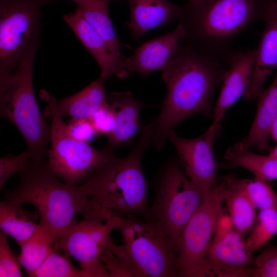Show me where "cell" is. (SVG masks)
Here are the masks:
<instances>
[{"label":"cell","instance_id":"29","mask_svg":"<svg viewBox=\"0 0 277 277\" xmlns=\"http://www.w3.org/2000/svg\"><path fill=\"white\" fill-rule=\"evenodd\" d=\"M101 259L109 276H141L124 245L117 246L112 242Z\"/></svg>","mask_w":277,"mask_h":277},{"label":"cell","instance_id":"26","mask_svg":"<svg viewBox=\"0 0 277 277\" xmlns=\"http://www.w3.org/2000/svg\"><path fill=\"white\" fill-rule=\"evenodd\" d=\"M224 201L227 204L234 229L244 236L251 230L255 219V207L241 189L233 186L227 175Z\"/></svg>","mask_w":277,"mask_h":277},{"label":"cell","instance_id":"1","mask_svg":"<svg viewBox=\"0 0 277 277\" xmlns=\"http://www.w3.org/2000/svg\"><path fill=\"white\" fill-rule=\"evenodd\" d=\"M222 60L191 44L180 43L161 70L167 92L154 122L152 143L158 150H162L169 134L182 121L195 113L212 114V96L227 69Z\"/></svg>","mask_w":277,"mask_h":277},{"label":"cell","instance_id":"21","mask_svg":"<svg viewBox=\"0 0 277 277\" xmlns=\"http://www.w3.org/2000/svg\"><path fill=\"white\" fill-rule=\"evenodd\" d=\"M104 80L100 77L77 93L61 100L55 99L58 112L71 119H89L95 112L109 103Z\"/></svg>","mask_w":277,"mask_h":277},{"label":"cell","instance_id":"10","mask_svg":"<svg viewBox=\"0 0 277 277\" xmlns=\"http://www.w3.org/2000/svg\"><path fill=\"white\" fill-rule=\"evenodd\" d=\"M83 219L57 238L54 249L73 257L89 277L109 276L101 258L112 242L111 233L118 228L120 219L114 214L108 219L85 213Z\"/></svg>","mask_w":277,"mask_h":277},{"label":"cell","instance_id":"17","mask_svg":"<svg viewBox=\"0 0 277 277\" xmlns=\"http://www.w3.org/2000/svg\"><path fill=\"white\" fill-rule=\"evenodd\" d=\"M186 35L184 26L179 23L172 31L141 44L132 54L126 57L128 71L145 75L161 71L171 60Z\"/></svg>","mask_w":277,"mask_h":277},{"label":"cell","instance_id":"14","mask_svg":"<svg viewBox=\"0 0 277 277\" xmlns=\"http://www.w3.org/2000/svg\"><path fill=\"white\" fill-rule=\"evenodd\" d=\"M256 49L231 56L226 69L218 99L213 107L212 128H220V123L229 109L244 95L254 65Z\"/></svg>","mask_w":277,"mask_h":277},{"label":"cell","instance_id":"23","mask_svg":"<svg viewBox=\"0 0 277 277\" xmlns=\"http://www.w3.org/2000/svg\"><path fill=\"white\" fill-rule=\"evenodd\" d=\"M22 205L5 200L0 202L1 231L11 236L19 246L30 238L39 227V224L32 220L36 217V214L25 210Z\"/></svg>","mask_w":277,"mask_h":277},{"label":"cell","instance_id":"8","mask_svg":"<svg viewBox=\"0 0 277 277\" xmlns=\"http://www.w3.org/2000/svg\"><path fill=\"white\" fill-rule=\"evenodd\" d=\"M204 195L175 162L169 163L161 176L153 204L147 216L159 223L177 255L182 232L199 207Z\"/></svg>","mask_w":277,"mask_h":277},{"label":"cell","instance_id":"28","mask_svg":"<svg viewBox=\"0 0 277 277\" xmlns=\"http://www.w3.org/2000/svg\"><path fill=\"white\" fill-rule=\"evenodd\" d=\"M276 234L277 208L260 210L245 240L248 250L253 253Z\"/></svg>","mask_w":277,"mask_h":277},{"label":"cell","instance_id":"40","mask_svg":"<svg viewBox=\"0 0 277 277\" xmlns=\"http://www.w3.org/2000/svg\"><path fill=\"white\" fill-rule=\"evenodd\" d=\"M189 2H194L197 1L199 0H189Z\"/></svg>","mask_w":277,"mask_h":277},{"label":"cell","instance_id":"15","mask_svg":"<svg viewBox=\"0 0 277 277\" xmlns=\"http://www.w3.org/2000/svg\"><path fill=\"white\" fill-rule=\"evenodd\" d=\"M63 19L98 65L100 77L104 81L113 75L120 78L128 76L126 57L115 56L104 38L82 15L75 10L64 15Z\"/></svg>","mask_w":277,"mask_h":277},{"label":"cell","instance_id":"2","mask_svg":"<svg viewBox=\"0 0 277 277\" xmlns=\"http://www.w3.org/2000/svg\"><path fill=\"white\" fill-rule=\"evenodd\" d=\"M154 122L145 126L131 151L125 157L108 159L80 185L91 206L106 218L114 214L135 215L147 204V184L142 158L152 143Z\"/></svg>","mask_w":277,"mask_h":277},{"label":"cell","instance_id":"33","mask_svg":"<svg viewBox=\"0 0 277 277\" xmlns=\"http://www.w3.org/2000/svg\"><path fill=\"white\" fill-rule=\"evenodd\" d=\"M30 155L27 151L18 155L7 154L0 159V189L11 175L19 172L27 164Z\"/></svg>","mask_w":277,"mask_h":277},{"label":"cell","instance_id":"18","mask_svg":"<svg viewBox=\"0 0 277 277\" xmlns=\"http://www.w3.org/2000/svg\"><path fill=\"white\" fill-rule=\"evenodd\" d=\"M130 18L126 23L132 36L136 39L144 33L180 18L183 6L167 0H127Z\"/></svg>","mask_w":277,"mask_h":277},{"label":"cell","instance_id":"6","mask_svg":"<svg viewBox=\"0 0 277 277\" xmlns=\"http://www.w3.org/2000/svg\"><path fill=\"white\" fill-rule=\"evenodd\" d=\"M40 97L47 104L45 116L51 121L48 165L51 171L67 184L77 185L85 180L101 164L114 156L105 148L96 149L78 141L69 133L55 106V98L42 90Z\"/></svg>","mask_w":277,"mask_h":277},{"label":"cell","instance_id":"16","mask_svg":"<svg viewBox=\"0 0 277 277\" xmlns=\"http://www.w3.org/2000/svg\"><path fill=\"white\" fill-rule=\"evenodd\" d=\"M265 27L256 49L251 77L244 94L247 100L258 97L269 75L277 68V1L269 0L263 20Z\"/></svg>","mask_w":277,"mask_h":277},{"label":"cell","instance_id":"19","mask_svg":"<svg viewBox=\"0 0 277 277\" xmlns=\"http://www.w3.org/2000/svg\"><path fill=\"white\" fill-rule=\"evenodd\" d=\"M107 99L115 112V125L107 135L105 148L113 152L117 147L129 143L139 130L143 104L129 92H113Z\"/></svg>","mask_w":277,"mask_h":277},{"label":"cell","instance_id":"20","mask_svg":"<svg viewBox=\"0 0 277 277\" xmlns=\"http://www.w3.org/2000/svg\"><path fill=\"white\" fill-rule=\"evenodd\" d=\"M257 98L256 112L250 131L239 143L245 149L256 148L261 151H270L268 141L277 116V74L272 83L263 89Z\"/></svg>","mask_w":277,"mask_h":277},{"label":"cell","instance_id":"25","mask_svg":"<svg viewBox=\"0 0 277 277\" xmlns=\"http://www.w3.org/2000/svg\"><path fill=\"white\" fill-rule=\"evenodd\" d=\"M56 238L39 224L35 233L20 246L18 259L28 276L34 272L54 250Z\"/></svg>","mask_w":277,"mask_h":277},{"label":"cell","instance_id":"22","mask_svg":"<svg viewBox=\"0 0 277 277\" xmlns=\"http://www.w3.org/2000/svg\"><path fill=\"white\" fill-rule=\"evenodd\" d=\"M220 166L225 169L242 167L255 177L269 182L277 179V158L250 152L243 148L239 142L227 149Z\"/></svg>","mask_w":277,"mask_h":277},{"label":"cell","instance_id":"34","mask_svg":"<svg viewBox=\"0 0 277 277\" xmlns=\"http://www.w3.org/2000/svg\"><path fill=\"white\" fill-rule=\"evenodd\" d=\"M89 119L98 134L108 135L115 127V112L109 103L97 110Z\"/></svg>","mask_w":277,"mask_h":277},{"label":"cell","instance_id":"36","mask_svg":"<svg viewBox=\"0 0 277 277\" xmlns=\"http://www.w3.org/2000/svg\"><path fill=\"white\" fill-rule=\"evenodd\" d=\"M233 228H234L233 224L229 213H225L223 211L217 220L213 239L211 241L210 246L221 241Z\"/></svg>","mask_w":277,"mask_h":277},{"label":"cell","instance_id":"32","mask_svg":"<svg viewBox=\"0 0 277 277\" xmlns=\"http://www.w3.org/2000/svg\"><path fill=\"white\" fill-rule=\"evenodd\" d=\"M7 234L0 231V277H21L20 263L8 243Z\"/></svg>","mask_w":277,"mask_h":277},{"label":"cell","instance_id":"39","mask_svg":"<svg viewBox=\"0 0 277 277\" xmlns=\"http://www.w3.org/2000/svg\"><path fill=\"white\" fill-rule=\"evenodd\" d=\"M73 2H75L77 5L80 4L81 2H82L84 0H71Z\"/></svg>","mask_w":277,"mask_h":277},{"label":"cell","instance_id":"27","mask_svg":"<svg viewBox=\"0 0 277 277\" xmlns=\"http://www.w3.org/2000/svg\"><path fill=\"white\" fill-rule=\"evenodd\" d=\"M229 182L242 190L259 210L277 208V194L270 182L255 177L252 179H241L233 175H227Z\"/></svg>","mask_w":277,"mask_h":277},{"label":"cell","instance_id":"9","mask_svg":"<svg viewBox=\"0 0 277 277\" xmlns=\"http://www.w3.org/2000/svg\"><path fill=\"white\" fill-rule=\"evenodd\" d=\"M54 0H0V74L12 73L39 41L41 10Z\"/></svg>","mask_w":277,"mask_h":277},{"label":"cell","instance_id":"31","mask_svg":"<svg viewBox=\"0 0 277 277\" xmlns=\"http://www.w3.org/2000/svg\"><path fill=\"white\" fill-rule=\"evenodd\" d=\"M250 277H277V246L266 248L254 260Z\"/></svg>","mask_w":277,"mask_h":277},{"label":"cell","instance_id":"11","mask_svg":"<svg viewBox=\"0 0 277 277\" xmlns=\"http://www.w3.org/2000/svg\"><path fill=\"white\" fill-rule=\"evenodd\" d=\"M226 182L223 177L202 202L185 226L177 246L179 276L195 277L211 242L217 220L222 213Z\"/></svg>","mask_w":277,"mask_h":277},{"label":"cell","instance_id":"12","mask_svg":"<svg viewBox=\"0 0 277 277\" xmlns=\"http://www.w3.org/2000/svg\"><path fill=\"white\" fill-rule=\"evenodd\" d=\"M219 130L209 126L203 134L191 139L181 137L173 131L168 138L176 149L184 172L202 191L204 197L216 184L220 163L215 157L213 144Z\"/></svg>","mask_w":277,"mask_h":277},{"label":"cell","instance_id":"24","mask_svg":"<svg viewBox=\"0 0 277 277\" xmlns=\"http://www.w3.org/2000/svg\"><path fill=\"white\" fill-rule=\"evenodd\" d=\"M113 1L120 0H84L77 5L75 10L104 38L115 56L125 58L120 52L121 45L109 13V4Z\"/></svg>","mask_w":277,"mask_h":277},{"label":"cell","instance_id":"13","mask_svg":"<svg viewBox=\"0 0 277 277\" xmlns=\"http://www.w3.org/2000/svg\"><path fill=\"white\" fill-rule=\"evenodd\" d=\"M243 236L233 228L221 241L210 245L195 277H248L255 259Z\"/></svg>","mask_w":277,"mask_h":277},{"label":"cell","instance_id":"30","mask_svg":"<svg viewBox=\"0 0 277 277\" xmlns=\"http://www.w3.org/2000/svg\"><path fill=\"white\" fill-rule=\"evenodd\" d=\"M70 256L58 253L54 249L30 276L33 277H89L88 274L74 267Z\"/></svg>","mask_w":277,"mask_h":277},{"label":"cell","instance_id":"3","mask_svg":"<svg viewBox=\"0 0 277 277\" xmlns=\"http://www.w3.org/2000/svg\"><path fill=\"white\" fill-rule=\"evenodd\" d=\"M47 159L30 156L18 172L17 186L7 193L4 200L34 206L39 214V224L57 239L77 223L75 217L78 214H84L89 198L80 185L61 181L50 169Z\"/></svg>","mask_w":277,"mask_h":277},{"label":"cell","instance_id":"7","mask_svg":"<svg viewBox=\"0 0 277 277\" xmlns=\"http://www.w3.org/2000/svg\"><path fill=\"white\" fill-rule=\"evenodd\" d=\"M117 215L124 246L141 276H179L177 255L159 223L148 216Z\"/></svg>","mask_w":277,"mask_h":277},{"label":"cell","instance_id":"4","mask_svg":"<svg viewBox=\"0 0 277 277\" xmlns=\"http://www.w3.org/2000/svg\"><path fill=\"white\" fill-rule=\"evenodd\" d=\"M269 0H199L183 6L182 18L192 45L223 58L233 40L252 23L263 20Z\"/></svg>","mask_w":277,"mask_h":277},{"label":"cell","instance_id":"35","mask_svg":"<svg viewBox=\"0 0 277 277\" xmlns=\"http://www.w3.org/2000/svg\"><path fill=\"white\" fill-rule=\"evenodd\" d=\"M67 125L70 134L80 141L88 143L98 134L90 119H71Z\"/></svg>","mask_w":277,"mask_h":277},{"label":"cell","instance_id":"37","mask_svg":"<svg viewBox=\"0 0 277 277\" xmlns=\"http://www.w3.org/2000/svg\"><path fill=\"white\" fill-rule=\"evenodd\" d=\"M270 136L272 137L274 141L277 142V116L272 126Z\"/></svg>","mask_w":277,"mask_h":277},{"label":"cell","instance_id":"38","mask_svg":"<svg viewBox=\"0 0 277 277\" xmlns=\"http://www.w3.org/2000/svg\"><path fill=\"white\" fill-rule=\"evenodd\" d=\"M269 154L277 158V145L274 148H271Z\"/></svg>","mask_w":277,"mask_h":277},{"label":"cell","instance_id":"5","mask_svg":"<svg viewBox=\"0 0 277 277\" xmlns=\"http://www.w3.org/2000/svg\"><path fill=\"white\" fill-rule=\"evenodd\" d=\"M39 41L28 48L11 74H0V115L23 136L30 156L48 157L50 127L41 112L33 85V68Z\"/></svg>","mask_w":277,"mask_h":277}]
</instances>
